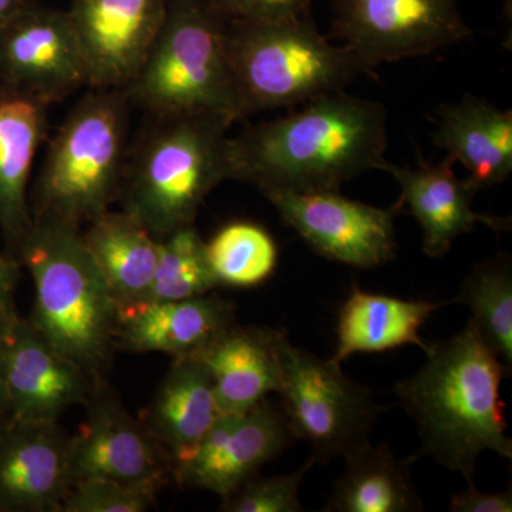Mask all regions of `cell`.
Instances as JSON below:
<instances>
[{
	"instance_id": "6da1fadb",
	"label": "cell",
	"mask_w": 512,
	"mask_h": 512,
	"mask_svg": "<svg viewBox=\"0 0 512 512\" xmlns=\"http://www.w3.org/2000/svg\"><path fill=\"white\" fill-rule=\"evenodd\" d=\"M386 147L382 104L332 93L231 138V180L247 181L261 191H335L377 170Z\"/></svg>"
},
{
	"instance_id": "7a4b0ae2",
	"label": "cell",
	"mask_w": 512,
	"mask_h": 512,
	"mask_svg": "<svg viewBox=\"0 0 512 512\" xmlns=\"http://www.w3.org/2000/svg\"><path fill=\"white\" fill-rule=\"evenodd\" d=\"M423 367L396 386L423 450L436 463L474 481L477 458L493 451L512 460L501 380L507 370L473 326L430 345Z\"/></svg>"
},
{
	"instance_id": "3957f363",
	"label": "cell",
	"mask_w": 512,
	"mask_h": 512,
	"mask_svg": "<svg viewBox=\"0 0 512 512\" xmlns=\"http://www.w3.org/2000/svg\"><path fill=\"white\" fill-rule=\"evenodd\" d=\"M16 258L35 286L32 325L94 383L107 380L120 313L84 245L82 228L33 215Z\"/></svg>"
},
{
	"instance_id": "277c9868",
	"label": "cell",
	"mask_w": 512,
	"mask_h": 512,
	"mask_svg": "<svg viewBox=\"0 0 512 512\" xmlns=\"http://www.w3.org/2000/svg\"><path fill=\"white\" fill-rule=\"evenodd\" d=\"M124 168L123 210L160 241L194 225L202 202L231 180V121L211 114L153 117Z\"/></svg>"
},
{
	"instance_id": "5b68a950",
	"label": "cell",
	"mask_w": 512,
	"mask_h": 512,
	"mask_svg": "<svg viewBox=\"0 0 512 512\" xmlns=\"http://www.w3.org/2000/svg\"><path fill=\"white\" fill-rule=\"evenodd\" d=\"M228 19L211 0H168L163 26L128 99L153 117L211 114L244 119L227 49Z\"/></svg>"
},
{
	"instance_id": "8992f818",
	"label": "cell",
	"mask_w": 512,
	"mask_h": 512,
	"mask_svg": "<svg viewBox=\"0 0 512 512\" xmlns=\"http://www.w3.org/2000/svg\"><path fill=\"white\" fill-rule=\"evenodd\" d=\"M227 49L244 117L345 92L357 77L375 72L348 46L330 43L308 16L228 20Z\"/></svg>"
},
{
	"instance_id": "52a82bcc",
	"label": "cell",
	"mask_w": 512,
	"mask_h": 512,
	"mask_svg": "<svg viewBox=\"0 0 512 512\" xmlns=\"http://www.w3.org/2000/svg\"><path fill=\"white\" fill-rule=\"evenodd\" d=\"M128 106L120 89L83 97L50 140L30 198L33 215L82 228L120 194L127 156Z\"/></svg>"
},
{
	"instance_id": "ba28073f",
	"label": "cell",
	"mask_w": 512,
	"mask_h": 512,
	"mask_svg": "<svg viewBox=\"0 0 512 512\" xmlns=\"http://www.w3.org/2000/svg\"><path fill=\"white\" fill-rule=\"evenodd\" d=\"M279 394L293 439L308 441L320 463L366 444L386 410L370 390L343 375L340 363L295 348L288 336L281 343Z\"/></svg>"
},
{
	"instance_id": "9c48e42d",
	"label": "cell",
	"mask_w": 512,
	"mask_h": 512,
	"mask_svg": "<svg viewBox=\"0 0 512 512\" xmlns=\"http://www.w3.org/2000/svg\"><path fill=\"white\" fill-rule=\"evenodd\" d=\"M333 33L373 70L471 36L457 0H336Z\"/></svg>"
},
{
	"instance_id": "30bf717a",
	"label": "cell",
	"mask_w": 512,
	"mask_h": 512,
	"mask_svg": "<svg viewBox=\"0 0 512 512\" xmlns=\"http://www.w3.org/2000/svg\"><path fill=\"white\" fill-rule=\"evenodd\" d=\"M262 194L271 201L286 224L303 241L332 261L373 269L396 255V208L373 207L343 197L339 190L299 192L266 188Z\"/></svg>"
},
{
	"instance_id": "8fae6325",
	"label": "cell",
	"mask_w": 512,
	"mask_h": 512,
	"mask_svg": "<svg viewBox=\"0 0 512 512\" xmlns=\"http://www.w3.org/2000/svg\"><path fill=\"white\" fill-rule=\"evenodd\" d=\"M84 407L86 420L67 444L72 485L86 478L165 485L174 480L170 458L107 380L94 384Z\"/></svg>"
},
{
	"instance_id": "7c38bea8",
	"label": "cell",
	"mask_w": 512,
	"mask_h": 512,
	"mask_svg": "<svg viewBox=\"0 0 512 512\" xmlns=\"http://www.w3.org/2000/svg\"><path fill=\"white\" fill-rule=\"evenodd\" d=\"M0 80L50 104L89 84L69 13L32 0L3 26Z\"/></svg>"
},
{
	"instance_id": "4fadbf2b",
	"label": "cell",
	"mask_w": 512,
	"mask_h": 512,
	"mask_svg": "<svg viewBox=\"0 0 512 512\" xmlns=\"http://www.w3.org/2000/svg\"><path fill=\"white\" fill-rule=\"evenodd\" d=\"M292 440L284 410L268 399L247 412L221 414L190 460L175 471V483L227 497Z\"/></svg>"
},
{
	"instance_id": "5bb4252c",
	"label": "cell",
	"mask_w": 512,
	"mask_h": 512,
	"mask_svg": "<svg viewBox=\"0 0 512 512\" xmlns=\"http://www.w3.org/2000/svg\"><path fill=\"white\" fill-rule=\"evenodd\" d=\"M168 0H73L69 13L94 89L133 82L163 26Z\"/></svg>"
},
{
	"instance_id": "9a60e30c",
	"label": "cell",
	"mask_w": 512,
	"mask_h": 512,
	"mask_svg": "<svg viewBox=\"0 0 512 512\" xmlns=\"http://www.w3.org/2000/svg\"><path fill=\"white\" fill-rule=\"evenodd\" d=\"M3 342L9 420L59 421L70 407L84 406L96 383L29 319L3 323Z\"/></svg>"
},
{
	"instance_id": "2e32d148",
	"label": "cell",
	"mask_w": 512,
	"mask_h": 512,
	"mask_svg": "<svg viewBox=\"0 0 512 512\" xmlns=\"http://www.w3.org/2000/svg\"><path fill=\"white\" fill-rule=\"evenodd\" d=\"M69 436L59 421L9 420L0 429V512H62Z\"/></svg>"
},
{
	"instance_id": "e0dca14e",
	"label": "cell",
	"mask_w": 512,
	"mask_h": 512,
	"mask_svg": "<svg viewBox=\"0 0 512 512\" xmlns=\"http://www.w3.org/2000/svg\"><path fill=\"white\" fill-rule=\"evenodd\" d=\"M377 170L386 171L400 185V200L394 205L397 211L409 210L419 221L423 231V251L430 258H441L461 235L474 231L478 225L507 231L510 218L493 217L474 211L476 185L467 178L461 180L453 171V163H420L417 168L400 167L382 161Z\"/></svg>"
},
{
	"instance_id": "ac0fdd59",
	"label": "cell",
	"mask_w": 512,
	"mask_h": 512,
	"mask_svg": "<svg viewBox=\"0 0 512 512\" xmlns=\"http://www.w3.org/2000/svg\"><path fill=\"white\" fill-rule=\"evenodd\" d=\"M50 106L0 80V232L6 254L15 258L32 225L29 181L47 137Z\"/></svg>"
},
{
	"instance_id": "d6986e66",
	"label": "cell",
	"mask_w": 512,
	"mask_h": 512,
	"mask_svg": "<svg viewBox=\"0 0 512 512\" xmlns=\"http://www.w3.org/2000/svg\"><path fill=\"white\" fill-rule=\"evenodd\" d=\"M282 330L232 323L194 357L214 386L221 414L242 413L281 389Z\"/></svg>"
},
{
	"instance_id": "ffe728a7",
	"label": "cell",
	"mask_w": 512,
	"mask_h": 512,
	"mask_svg": "<svg viewBox=\"0 0 512 512\" xmlns=\"http://www.w3.org/2000/svg\"><path fill=\"white\" fill-rule=\"evenodd\" d=\"M221 416L207 369L194 356L175 357L141 423L170 458L183 467Z\"/></svg>"
},
{
	"instance_id": "44dd1931",
	"label": "cell",
	"mask_w": 512,
	"mask_h": 512,
	"mask_svg": "<svg viewBox=\"0 0 512 512\" xmlns=\"http://www.w3.org/2000/svg\"><path fill=\"white\" fill-rule=\"evenodd\" d=\"M234 305L220 296L147 303L120 318L117 349L191 356L235 323Z\"/></svg>"
},
{
	"instance_id": "7402d4cb",
	"label": "cell",
	"mask_w": 512,
	"mask_h": 512,
	"mask_svg": "<svg viewBox=\"0 0 512 512\" xmlns=\"http://www.w3.org/2000/svg\"><path fill=\"white\" fill-rule=\"evenodd\" d=\"M434 143L447 160L467 170L478 190L501 184L512 173V113L466 96L440 111Z\"/></svg>"
},
{
	"instance_id": "603a6c76",
	"label": "cell",
	"mask_w": 512,
	"mask_h": 512,
	"mask_svg": "<svg viewBox=\"0 0 512 512\" xmlns=\"http://www.w3.org/2000/svg\"><path fill=\"white\" fill-rule=\"evenodd\" d=\"M82 231L84 245L120 318L146 302L158 259V239L126 211H106Z\"/></svg>"
},
{
	"instance_id": "cb8c5ba5",
	"label": "cell",
	"mask_w": 512,
	"mask_h": 512,
	"mask_svg": "<svg viewBox=\"0 0 512 512\" xmlns=\"http://www.w3.org/2000/svg\"><path fill=\"white\" fill-rule=\"evenodd\" d=\"M447 303L407 301L355 288L340 308L338 343L330 359L342 363L356 353L387 352L404 345H416L426 353L430 343L421 339V326Z\"/></svg>"
},
{
	"instance_id": "d4e9b609",
	"label": "cell",
	"mask_w": 512,
	"mask_h": 512,
	"mask_svg": "<svg viewBox=\"0 0 512 512\" xmlns=\"http://www.w3.org/2000/svg\"><path fill=\"white\" fill-rule=\"evenodd\" d=\"M346 460L345 474L335 485L326 512H419L423 501L413 484L416 457L400 460L387 444L370 441L356 448Z\"/></svg>"
},
{
	"instance_id": "484cf974",
	"label": "cell",
	"mask_w": 512,
	"mask_h": 512,
	"mask_svg": "<svg viewBox=\"0 0 512 512\" xmlns=\"http://www.w3.org/2000/svg\"><path fill=\"white\" fill-rule=\"evenodd\" d=\"M456 302L470 306L473 326L508 375L512 369V269L507 255L477 265L467 276Z\"/></svg>"
},
{
	"instance_id": "4316f807",
	"label": "cell",
	"mask_w": 512,
	"mask_h": 512,
	"mask_svg": "<svg viewBox=\"0 0 512 512\" xmlns=\"http://www.w3.org/2000/svg\"><path fill=\"white\" fill-rule=\"evenodd\" d=\"M217 286L205 241L195 225H188L158 241L156 272L143 305L197 298Z\"/></svg>"
},
{
	"instance_id": "83f0119b",
	"label": "cell",
	"mask_w": 512,
	"mask_h": 512,
	"mask_svg": "<svg viewBox=\"0 0 512 512\" xmlns=\"http://www.w3.org/2000/svg\"><path fill=\"white\" fill-rule=\"evenodd\" d=\"M218 285L252 288L275 271L278 247L274 238L252 222H232L205 242Z\"/></svg>"
},
{
	"instance_id": "f1b7e54d",
	"label": "cell",
	"mask_w": 512,
	"mask_h": 512,
	"mask_svg": "<svg viewBox=\"0 0 512 512\" xmlns=\"http://www.w3.org/2000/svg\"><path fill=\"white\" fill-rule=\"evenodd\" d=\"M163 483L128 484L86 478L70 487L62 512H144L156 503Z\"/></svg>"
},
{
	"instance_id": "f546056e",
	"label": "cell",
	"mask_w": 512,
	"mask_h": 512,
	"mask_svg": "<svg viewBox=\"0 0 512 512\" xmlns=\"http://www.w3.org/2000/svg\"><path fill=\"white\" fill-rule=\"evenodd\" d=\"M316 461L311 458L295 473L284 476H255L242 484L234 493L222 498L224 512H301L299 490L303 477Z\"/></svg>"
},
{
	"instance_id": "4dcf8cb0",
	"label": "cell",
	"mask_w": 512,
	"mask_h": 512,
	"mask_svg": "<svg viewBox=\"0 0 512 512\" xmlns=\"http://www.w3.org/2000/svg\"><path fill=\"white\" fill-rule=\"evenodd\" d=\"M212 6L234 22H281L305 18L313 0H211Z\"/></svg>"
},
{
	"instance_id": "1f68e13d",
	"label": "cell",
	"mask_w": 512,
	"mask_h": 512,
	"mask_svg": "<svg viewBox=\"0 0 512 512\" xmlns=\"http://www.w3.org/2000/svg\"><path fill=\"white\" fill-rule=\"evenodd\" d=\"M450 511L453 512H511V490L503 493H483L477 490L474 481L467 488L451 498Z\"/></svg>"
},
{
	"instance_id": "d6a6232c",
	"label": "cell",
	"mask_w": 512,
	"mask_h": 512,
	"mask_svg": "<svg viewBox=\"0 0 512 512\" xmlns=\"http://www.w3.org/2000/svg\"><path fill=\"white\" fill-rule=\"evenodd\" d=\"M22 264L19 259L9 254H0V322L18 316L16 309V289H18Z\"/></svg>"
},
{
	"instance_id": "836d02e7",
	"label": "cell",
	"mask_w": 512,
	"mask_h": 512,
	"mask_svg": "<svg viewBox=\"0 0 512 512\" xmlns=\"http://www.w3.org/2000/svg\"><path fill=\"white\" fill-rule=\"evenodd\" d=\"M9 419V400L5 375V342H3V323L0 322V429L8 423Z\"/></svg>"
},
{
	"instance_id": "e575fe53",
	"label": "cell",
	"mask_w": 512,
	"mask_h": 512,
	"mask_svg": "<svg viewBox=\"0 0 512 512\" xmlns=\"http://www.w3.org/2000/svg\"><path fill=\"white\" fill-rule=\"evenodd\" d=\"M32 0H0V29L25 8Z\"/></svg>"
}]
</instances>
